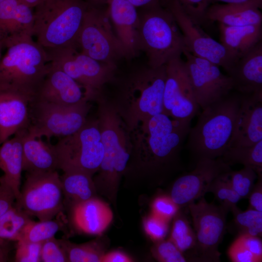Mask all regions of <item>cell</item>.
I'll list each match as a JSON object with an SVG mask.
<instances>
[{
	"instance_id": "1",
	"label": "cell",
	"mask_w": 262,
	"mask_h": 262,
	"mask_svg": "<svg viewBox=\"0 0 262 262\" xmlns=\"http://www.w3.org/2000/svg\"><path fill=\"white\" fill-rule=\"evenodd\" d=\"M191 121L161 113L138 123L129 133L131 155L148 171L164 175L180 167V153Z\"/></svg>"
},
{
	"instance_id": "2",
	"label": "cell",
	"mask_w": 262,
	"mask_h": 262,
	"mask_svg": "<svg viewBox=\"0 0 262 262\" xmlns=\"http://www.w3.org/2000/svg\"><path fill=\"white\" fill-rule=\"evenodd\" d=\"M97 120L104 154L94 182L97 192L115 202L119 182L131 155L130 133L113 103L98 100Z\"/></svg>"
},
{
	"instance_id": "3",
	"label": "cell",
	"mask_w": 262,
	"mask_h": 262,
	"mask_svg": "<svg viewBox=\"0 0 262 262\" xmlns=\"http://www.w3.org/2000/svg\"><path fill=\"white\" fill-rule=\"evenodd\" d=\"M240 101L241 96L229 94L202 110L186 145L196 162L222 156L231 138Z\"/></svg>"
},
{
	"instance_id": "4",
	"label": "cell",
	"mask_w": 262,
	"mask_h": 262,
	"mask_svg": "<svg viewBox=\"0 0 262 262\" xmlns=\"http://www.w3.org/2000/svg\"><path fill=\"white\" fill-rule=\"evenodd\" d=\"M25 34L6 40V51L0 59V86L13 88L34 96L49 63L45 49Z\"/></svg>"
},
{
	"instance_id": "5",
	"label": "cell",
	"mask_w": 262,
	"mask_h": 262,
	"mask_svg": "<svg viewBox=\"0 0 262 262\" xmlns=\"http://www.w3.org/2000/svg\"><path fill=\"white\" fill-rule=\"evenodd\" d=\"M166 65L148 66L130 76L113 104L130 132L142 121L163 112Z\"/></svg>"
},
{
	"instance_id": "6",
	"label": "cell",
	"mask_w": 262,
	"mask_h": 262,
	"mask_svg": "<svg viewBox=\"0 0 262 262\" xmlns=\"http://www.w3.org/2000/svg\"><path fill=\"white\" fill-rule=\"evenodd\" d=\"M139 15L138 50L145 52L148 66L156 68L181 56L185 48L182 33L171 13L161 4Z\"/></svg>"
},
{
	"instance_id": "7",
	"label": "cell",
	"mask_w": 262,
	"mask_h": 262,
	"mask_svg": "<svg viewBox=\"0 0 262 262\" xmlns=\"http://www.w3.org/2000/svg\"><path fill=\"white\" fill-rule=\"evenodd\" d=\"M34 8L33 36L39 45L45 49L76 46L88 8L84 0H45Z\"/></svg>"
},
{
	"instance_id": "8",
	"label": "cell",
	"mask_w": 262,
	"mask_h": 262,
	"mask_svg": "<svg viewBox=\"0 0 262 262\" xmlns=\"http://www.w3.org/2000/svg\"><path fill=\"white\" fill-rule=\"evenodd\" d=\"M49 63L65 72L83 88L88 101L102 98L103 87L114 77L115 64L98 62L75 46L45 49Z\"/></svg>"
},
{
	"instance_id": "9",
	"label": "cell",
	"mask_w": 262,
	"mask_h": 262,
	"mask_svg": "<svg viewBox=\"0 0 262 262\" xmlns=\"http://www.w3.org/2000/svg\"><path fill=\"white\" fill-rule=\"evenodd\" d=\"M54 146L63 171H81L92 176L98 171L104 148L97 118L87 119L80 130L59 138Z\"/></svg>"
},
{
	"instance_id": "10",
	"label": "cell",
	"mask_w": 262,
	"mask_h": 262,
	"mask_svg": "<svg viewBox=\"0 0 262 262\" xmlns=\"http://www.w3.org/2000/svg\"><path fill=\"white\" fill-rule=\"evenodd\" d=\"M90 108L86 100L73 105H63L33 99L27 132L34 137H45L48 140L70 135L85 123Z\"/></svg>"
},
{
	"instance_id": "11",
	"label": "cell",
	"mask_w": 262,
	"mask_h": 262,
	"mask_svg": "<svg viewBox=\"0 0 262 262\" xmlns=\"http://www.w3.org/2000/svg\"><path fill=\"white\" fill-rule=\"evenodd\" d=\"M76 46L81 52L98 62L116 64L127 57L120 41L114 33L107 12L88 5Z\"/></svg>"
},
{
	"instance_id": "12",
	"label": "cell",
	"mask_w": 262,
	"mask_h": 262,
	"mask_svg": "<svg viewBox=\"0 0 262 262\" xmlns=\"http://www.w3.org/2000/svg\"><path fill=\"white\" fill-rule=\"evenodd\" d=\"M15 205L39 221L52 219L62 213L64 196L57 170L28 173Z\"/></svg>"
},
{
	"instance_id": "13",
	"label": "cell",
	"mask_w": 262,
	"mask_h": 262,
	"mask_svg": "<svg viewBox=\"0 0 262 262\" xmlns=\"http://www.w3.org/2000/svg\"><path fill=\"white\" fill-rule=\"evenodd\" d=\"M187 206L196 239L191 262H220L218 246L225 233L228 213L220 206L209 203L203 196L197 203L194 201Z\"/></svg>"
},
{
	"instance_id": "14",
	"label": "cell",
	"mask_w": 262,
	"mask_h": 262,
	"mask_svg": "<svg viewBox=\"0 0 262 262\" xmlns=\"http://www.w3.org/2000/svg\"><path fill=\"white\" fill-rule=\"evenodd\" d=\"M173 16L182 33L185 48L196 56L222 67L228 73L238 59L221 43L202 33L177 0H161Z\"/></svg>"
},
{
	"instance_id": "15",
	"label": "cell",
	"mask_w": 262,
	"mask_h": 262,
	"mask_svg": "<svg viewBox=\"0 0 262 262\" xmlns=\"http://www.w3.org/2000/svg\"><path fill=\"white\" fill-rule=\"evenodd\" d=\"M185 67L196 100L202 110L228 96L233 89L231 78L224 75L219 66L195 56L185 48Z\"/></svg>"
},
{
	"instance_id": "16",
	"label": "cell",
	"mask_w": 262,
	"mask_h": 262,
	"mask_svg": "<svg viewBox=\"0 0 262 262\" xmlns=\"http://www.w3.org/2000/svg\"><path fill=\"white\" fill-rule=\"evenodd\" d=\"M199 108L185 62L180 56L172 59L166 64L163 113L174 119L191 121Z\"/></svg>"
},
{
	"instance_id": "17",
	"label": "cell",
	"mask_w": 262,
	"mask_h": 262,
	"mask_svg": "<svg viewBox=\"0 0 262 262\" xmlns=\"http://www.w3.org/2000/svg\"><path fill=\"white\" fill-rule=\"evenodd\" d=\"M230 170L221 158L199 160L192 171L174 181L169 196L180 207L187 206L203 196L217 177Z\"/></svg>"
},
{
	"instance_id": "18",
	"label": "cell",
	"mask_w": 262,
	"mask_h": 262,
	"mask_svg": "<svg viewBox=\"0 0 262 262\" xmlns=\"http://www.w3.org/2000/svg\"><path fill=\"white\" fill-rule=\"evenodd\" d=\"M90 7L105 10L113 23L116 35L125 50L127 57L134 56L139 51L137 29L139 16L136 8L127 0H84Z\"/></svg>"
},
{
	"instance_id": "19",
	"label": "cell",
	"mask_w": 262,
	"mask_h": 262,
	"mask_svg": "<svg viewBox=\"0 0 262 262\" xmlns=\"http://www.w3.org/2000/svg\"><path fill=\"white\" fill-rule=\"evenodd\" d=\"M33 98L16 89L0 86V145L17 132L27 129Z\"/></svg>"
},
{
	"instance_id": "20",
	"label": "cell",
	"mask_w": 262,
	"mask_h": 262,
	"mask_svg": "<svg viewBox=\"0 0 262 262\" xmlns=\"http://www.w3.org/2000/svg\"><path fill=\"white\" fill-rule=\"evenodd\" d=\"M261 140L262 93L242 94L233 133L228 147L251 146Z\"/></svg>"
},
{
	"instance_id": "21",
	"label": "cell",
	"mask_w": 262,
	"mask_h": 262,
	"mask_svg": "<svg viewBox=\"0 0 262 262\" xmlns=\"http://www.w3.org/2000/svg\"><path fill=\"white\" fill-rule=\"evenodd\" d=\"M33 99L63 105H73L87 101L82 86L65 72L50 63L48 71Z\"/></svg>"
},
{
	"instance_id": "22",
	"label": "cell",
	"mask_w": 262,
	"mask_h": 262,
	"mask_svg": "<svg viewBox=\"0 0 262 262\" xmlns=\"http://www.w3.org/2000/svg\"><path fill=\"white\" fill-rule=\"evenodd\" d=\"M70 220L78 231L101 235L111 223L113 212L108 203L94 197L69 208Z\"/></svg>"
},
{
	"instance_id": "23",
	"label": "cell",
	"mask_w": 262,
	"mask_h": 262,
	"mask_svg": "<svg viewBox=\"0 0 262 262\" xmlns=\"http://www.w3.org/2000/svg\"><path fill=\"white\" fill-rule=\"evenodd\" d=\"M233 89L242 94L262 93V43L237 60L228 73Z\"/></svg>"
},
{
	"instance_id": "24",
	"label": "cell",
	"mask_w": 262,
	"mask_h": 262,
	"mask_svg": "<svg viewBox=\"0 0 262 262\" xmlns=\"http://www.w3.org/2000/svg\"><path fill=\"white\" fill-rule=\"evenodd\" d=\"M34 11L20 0L0 2V44L12 38L30 34L33 36Z\"/></svg>"
},
{
	"instance_id": "25",
	"label": "cell",
	"mask_w": 262,
	"mask_h": 262,
	"mask_svg": "<svg viewBox=\"0 0 262 262\" xmlns=\"http://www.w3.org/2000/svg\"><path fill=\"white\" fill-rule=\"evenodd\" d=\"M42 138L29 135L26 129L22 138V169L28 173L57 170L58 162L54 146Z\"/></svg>"
},
{
	"instance_id": "26",
	"label": "cell",
	"mask_w": 262,
	"mask_h": 262,
	"mask_svg": "<svg viewBox=\"0 0 262 262\" xmlns=\"http://www.w3.org/2000/svg\"><path fill=\"white\" fill-rule=\"evenodd\" d=\"M20 131L0 145V169L4 173L0 181L13 189L17 201L20 195L22 169V138L26 130Z\"/></svg>"
},
{
	"instance_id": "27",
	"label": "cell",
	"mask_w": 262,
	"mask_h": 262,
	"mask_svg": "<svg viewBox=\"0 0 262 262\" xmlns=\"http://www.w3.org/2000/svg\"><path fill=\"white\" fill-rule=\"evenodd\" d=\"M259 9L250 5L213 3L207 8L204 18L229 26L260 25L262 14Z\"/></svg>"
},
{
	"instance_id": "28",
	"label": "cell",
	"mask_w": 262,
	"mask_h": 262,
	"mask_svg": "<svg viewBox=\"0 0 262 262\" xmlns=\"http://www.w3.org/2000/svg\"><path fill=\"white\" fill-rule=\"evenodd\" d=\"M220 43L238 59L262 41V24L229 26L219 24Z\"/></svg>"
},
{
	"instance_id": "29",
	"label": "cell",
	"mask_w": 262,
	"mask_h": 262,
	"mask_svg": "<svg viewBox=\"0 0 262 262\" xmlns=\"http://www.w3.org/2000/svg\"><path fill=\"white\" fill-rule=\"evenodd\" d=\"M63 172L60 180L65 209L96 197L97 192L93 176L77 170Z\"/></svg>"
},
{
	"instance_id": "30",
	"label": "cell",
	"mask_w": 262,
	"mask_h": 262,
	"mask_svg": "<svg viewBox=\"0 0 262 262\" xmlns=\"http://www.w3.org/2000/svg\"><path fill=\"white\" fill-rule=\"evenodd\" d=\"M229 166L241 164L252 168L257 174L262 172V140L248 146L229 147L220 157Z\"/></svg>"
},
{
	"instance_id": "31",
	"label": "cell",
	"mask_w": 262,
	"mask_h": 262,
	"mask_svg": "<svg viewBox=\"0 0 262 262\" xmlns=\"http://www.w3.org/2000/svg\"><path fill=\"white\" fill-rule=\"evenodd\" d=\"M60 240L68 262H101L105 253L104 241L100 239L81 244H74L65 239Z\"/></svg>"
},
{
	"instance_id": "32",
	"label": "cell",
	"mask_w": 262,
	"mask_h": 262,
	"mask_svg": "<svg viewBox=\"0 0 262 262\" xmlns=\"http://www.w3.org/2000/svg\"><path fill=\"white\" fill-rule=\"evenodd\" d=\"M31 217L14 204L0 218V238L19 241L25 228L33 221Z\"/></svg>"
},
{
	"instance_id": "33",
	"label": "cell",
	"mask_w": 262,
	"mask_h": 262,
	"mask_svg": "<svg viewBox=\"0 0 262 262\" xmlns=\"http://www.w3.org/2000/svg\"><path fill=\"white\" fill-rule=\"evenodd\" d=\"M57 218L48 220L34 221L30 223L24 229L19 240L33 243H42L54 236L59 231L64 229L66 218L62 213Z\"/></svg>"
},
{
	"instance_id": "34",
	"label": "cell",
	"mask_w": 262,
	"mask_h": 262,
	"mask_svg": "<svg viewBox=\"0 0 262 262\" xmlns=\"http://www.w3.org/2000/svg\"><path fill=\"white\" fill-rule=\"evenodd\" d=\"M174 217L169 239L183 254L191 250L192 252L189 258L191 262V257L196 244L195 232L182 214L178 212Z\"/></svg>"
},
{
	"instance_id": "35",
	"label": "cell",
	"mask_w": 262,
	"mask_h": 262,
	"mask_svg": "<svg viewBox=\"0 0 262 262\" xmlns=\"http://www.w3.org/2000/svg\"><path fill=\"white\" fill-rule=\"evenodd\" d=\"M231 212L234 225L239 235L262 236V212L251 209L242 211L237 207Z\"/></svg>"
},
{
	"instance_id": "36",
	"label": "cell",
	"mask_w": 262,
	"mask_h": 262,
	"mask_svg": "<svg viewBox=\"0 0 262 262\" xmlns=\"http://www.w3.org/2000/svg\"><path fill=\"white\" fill-rule=\"evenodd\" d=\"M227 172L220 175L212 182L208 192L214 195L220 206L228 213L237 207V204L241 198L232 188L227 178Z\"/></svg>"
},
{
	"instance_id": "37",
	"label": "cell",
	"mask_w": 262,
	"mask_h": 262,
	"mask_svg": "<svg viewBox=\"0 0 262 262\" xmlns=\"http://www.w3.org/2000/svg\"><path fill=\"white\" fill-rule=\"evenodd\" d=\"M227 176L232 188L242 199L248 198L258 174L252 168L244 166L239 170H229Z\"/></svg>"
},
{
	"instance_id": "38",
	"label": "cell",
	"mask_w": 262,
	"mask_h": 262,
	"mask_svg": "<svg viewBox=\"0 0 262 262\" xmlns=\"http://www.w3.org/2000/svg\"><path fill=\"white\" fill-rule=\"evenodd\" d=\"M153 256L161 262H188L185 255L169 240H163L155 243L152 247Z\"/></svg>"
},
{
	"instance_id": "39",
	"label": "cell",
	"mask_w": 262,
	"mask_h": 262,
	"mask_svg": "<svg viewBox=\"0 0 262 262\" xmlns=\"http://www.w3.org/2000/svg\"><path fill=\"white\" fill-rule=\"evenodd\" d=\"M40 259L42 262H68L60 239H56L55 236L42 243Z\"/></svg>"
},
{
	"instance_id": "40",
	"label": "cell",
	"mask_w": 262,
	"mask_h": 262,
	"mask_svg": "<svg viewBox=\"0 0 262 262\" xmlns=\"http://www.w3.org/2000/svg\"><path fill=\"white\" fill-rule=\"evenodd\" d=\"M180 208L169 195H161L153 200L151 213L169 222L177 214Z\"/></svg>"
},
{
	"instance_id": "41",
	"label": "cell",
	"mask_w": 262,
	"mask_h": 262,
	"mask_svg": "<svg viewBox=\"0 0 262 262\" xmlns=\"http://www.w3.org/2000/svg\"><path fill=\"white\" fill-rule=\"evenodd\" d=\"M144 230L154 242L164 240L169 229V222L150 213L144 218Z\"/></svg>"
},
{
	"instance_id": "42",
	"label": "cell",
	"mask_w": 262,
	"mask_h": 262,
	"mask_svg": "<svg viewBox=\"0 0 262 262\" xmlns=\"http://www.w3.org/2000/svg\"><path fill=\"white\" fill-rule=\"evenodd\" d=\"M17 242L15 255L16 262H40L42 243H33L23 240Z\"/></svg>"
},
{
	"instance_id": "43",
	"label": "cell",
	"mask_w": 262,
	"mask_h": 262,
	"mask_svg": "<svg viewBox=\"0 0 262 262\" xmlns=\"http://www.w3.org/2000/svg\"><path fill=\"white\" fill-rule=\"evenodd\" d=\"M177 0L196 24L201 23L205 20V14L209 7L207 0Z\"/></svg>"
},
{
	"instance_id": "44",
	"label": "cell",
	"mask_w": 262,
	"mask_h": 262,
	"mask_svg": "<svg viewBox=\"0 0 262 262\" xmlns=\"http://www.w3.org/2000/svg\"><path fill=\"white\" fill-rule=\"evenodd\" d=\"M228 254L233 262H257L254 256L237 237L229 246Z\"/></svg>"
},
{
	"instance_id": "45",
	"label": "cell",
	"mask_w": 262,
	"mask_h": 262,
	"mask_svg": "<svg viewBox=\"0 0 262 262\" xmlns=\"http://www.w3.org/2000/svg\"><path fill=\"white\" fill-rule=\"evenodd\" d=\"M242 244L254 256L257 262L262 261V242L259 237L247 234L239 235Z\"/></svg>"
},
{
	"instance_id": "46",
	"label": "cell",
	"mask_w": 262,
	"mask_h": 262,
	"mask_svg": "<svg viewBox=\"0 0 262 262\" xmlns=\"http://www.w3.org/2000/svg\"><path fill=\"white\" fill-rule=\"evenodd\" d=\"M15 194L12 188L0 181V218L15 204Z\"/></svg>"
},
{
	"instance_id": "47",
	"label": "cell",
	"mask_w": 262,
	"mask_h": 262,
	"mask_svg": "<svg viewBox=\"0 0 262 262\" xmlns=\"http://www.w3.org/2000/svg\"><path fill=\"white\" fill-rule=\"evenodd\" d=\"M262 173L258 174V180L255 183L249 196V208L257 211L262 212Z\"/></svg>"
},
{
	"instance_id": "48",
	"label": "cell",
	"mask_w": 262,
	"mask_h": 262,
	"mask_svg": "<svg viewBox=\"0 0 262 262\" xmlns=\"http://www.w3.org/2000/svg\"><path fill=\"white\" fill-rule=\"evenodd\" d=\"M133 260L126 253L119 251L115 250L105 253L101 262H131Z\"/></svg>"
},
{
	"instance_id": "49",
	"label": "cell",
	"mask_w": 262,
	"mask_h": 262,
	"mask_svg": "<svg viewBox=\"0 0 262 262\" xmlns=\"http://www.w3.org/2000/svg\"><path fill=\"white\" fill-rule=\"evenodd\" d=\"M207 2L209 6L211 3L223 2L228 4L250 5L259 9L262 7V0H207Z\"/></svg>"
},
{
	"instance_id": "50",
	"label": "cell",
	"mask_w": 262,
	"mask_h": 262,
	"mask_svg": "<svg viewBox=\"0 0 262 262\" xmlns=\"http://www.w3.org/2000/svg\"><path fill=\"white\" fill-rule=\"evenodd\" d=\"M136 8H149L161 4V0H127Z\"/></svg>"
},
{
	"instance_id": "51",
	"label": "cell",
	"mask_w": 262,
	"mask_h": 262,
	"mask_svg": "<svg viewBox=\"0 0 262 262\" xmlns=\"http://www.w3.org/2000/svg\"><path fill=\"white\" fill-rule=\"evenodd\" d=\"M6 241L0 238V262H7L8 260L9 248Z\"/></svg>"
},
{
	"instance_id": "52",
	"label": "cell",
	"mask_w": 262,
	"mask_h": 262,
	"mask_svg": "<svg viewBox=\"0 0 262 262\" xmlns=\"http://www.w3.org/2000/svg\"><path fill=\"white\" fill-rule=\"evenodd\" d=\"M31 8H34L45 0H20Z\"/></svg>"
},
{
	"instance_id": "53",
	"label": "cell",
	"mask_w": 262,
	"mask_h": 262,
	"mask_svg": "<svg viewBox=\"0 0 262 262\" xmlns=\"http://www.w3.org/2000/svg\"><path fill=\"white\" fill-rule=\"evenodd\" d=\"M3 49V47L0 44V59L2 56V49Z\"/></svg>"
},
{
	"instance_id": "54",
	"label": "cell",
	"mask_w": 262,
	"mask_h": 262,
	"mask_svg": "<svg viewBox=\"0 0 262 262\" xmlns=\"http://www.w3.org/2000/svg\"><path fill=\"white\" fill-rule=\"evenodd\" d=\"M2 0H0V2L2 1Z\"/></svg>"
}]
</instances>
